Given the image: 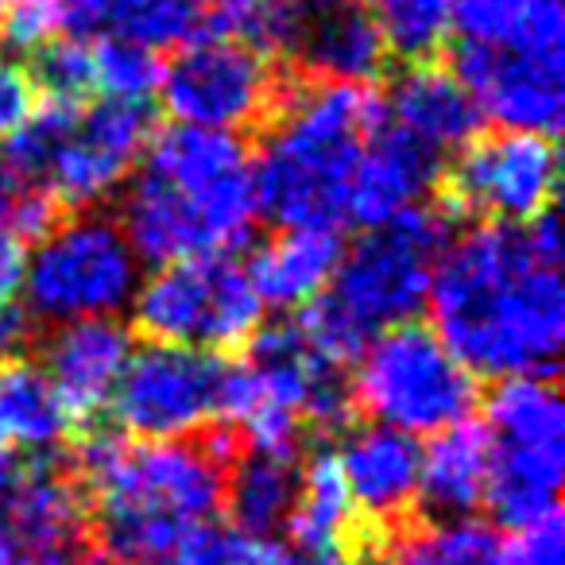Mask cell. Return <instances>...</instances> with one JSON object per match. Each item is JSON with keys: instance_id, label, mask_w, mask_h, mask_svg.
Instances as JSON below:
<instances>
[{"instance_id": "cell-4", "label": "cell", "mask_w": 565, "mask_h": 565, "mask_svg": "<svg viewBox=\"0 0 565 565\" xmlns=\"http://www.w3.org/2000/svg\"><path fill=\"white\" fill-rule=\"evenodd\" d=\"M380 120L369 86L310 82L279 97L264 143L252 151L259 217L279 228H338L349 174Z\"/></svg>"}, {"instance_id": "cell-31", "label": "cell", "mask_w": 565, "mask_h": 565, "mask_svg": "<svg viewBox=\"0 0 565 565\" xmlns=\"http://www.w3.org/2000/svg\"><path fill=\"white\" fill-rule=\"evenodd\" d=\"M32 82L40 102L47 105H82L94 97V55L82 40H55L35 55Z\"/></svg>"}, {"instance_id": "cell-30", "label": "cell", "mask_w": 565, "mask_h": 565, "mask_svg": "<svg viewBox=\"0 0 565 565\" xmlns=\"http://www.w3.org/2000/svg\"><path fill=\"white\" fill-rule=\"evenodd\" d=\"M94 55V97L120 105H148L159 89V55L128 43H89Z\"/></svg>"}, {"instance_id": "cell-3", "label": "cell", "mask_w": 565, "mask_h": 565, "mask_svg": "<svg viewBox=\"0 0 565 565\" xmlns=\"http://www.w3.org/2000/svg\"><path fill=\"white\" fill-rule=\"evenodd\" d=\"M228 449L205 441H125L89 430L74 446V472L94 503L105 565H163L190 531L213 523L225 495Z\"/></svg>"}, {"instance_id": "cell-13", "label": "cell", "mask_w": 565, "mask_h": 565, "mask_svg": "<svg viewBox=\"0 0 565 565\" xmlns=\"http://www.w3.org/2000/svg\"><path fill=\"white\" fill-rule=\"evenodd\" d=\"M557 194V148L539 132L477 136L454 156L446 198L484 225L523 228L546 217Z\"/></svg>"}, {"instance_id": "cell-45", "label": "cell", "mask_w": 565, "mask_h": 565, "mask_svg": "<svg viewBox=\"0 0 565 565\" xmlns=\"http://www.w3.org/2000/svg\"><path fill=\"white\" fill-rule=\"evenodd\" d=\"M341 4H356V9H369V4H380V0H341Z\"/></svg>"}, {"instance_id": "cell-42", "label": "cell", "mask_w": 565, "mask_h": 565, "mask_svg": "<svg viewBox=\"0 0 565 565\" xmlns=\"http://www.w3.org/2000/svg\"><path fill=\"white\" fill-rule=\"evenodd\" d=\"M20 457L12 454V449H4L0 446V508L9 503V495H12V488H17V477H20Z\"/></svg>"}, {"instance_id": "cell-9", "label": "cell", "mask_w": 565, "mask_h": 565, "mask_svg": "<svg viewBox=\"0 0 565 565\" xmlns=\"http://www.w3.org/2000/svg\"><path fill=\"white\" fill-rule=\"evenodd\" d=\"M349 399L407 438H434L457 423H469L477 407V376L423 322L395 326L356 353Z\"/></svg>"}, {"instance_id": "cell-21", "label": "cell", "mask_w": 565, "mask_h": 565, "mask_svg": "<svg viewBox=\"0 0 565 565\" xmlns=\"http://www.w3.org/2000/svg\"><path fill=\"white\" fill-rule=\"evenodd\" d=\"M0 515H4V531L28 550V557H40L78 542L82 523H86V495L63 465L40 457V461L20 465L17 488Z\"/></svg>"}, {"instance_id": "cell-37", "label": "cell", "mask_w": 565, "mask_h": 565, "mask_svg": "<svg viewBox=\"0 0 565 565\" xmlns=\"http://www.w3.org/2000/svg\"><path fill=\"white\" fill-rule=\"evenodd\" d=\"M179 4L194 20H205L210 32H228V35H236L244 12L252 9V0H179Z\"/></svg>"}, {"instance_id": "cell-27", "label": "cell", "mask_w": 565, "mask_h": 565, "mask_svg": "<svg viewBox=\"0 0 565 565\" xmlns=\"http://www.w3.org/2000/svg\"><path fill=\"white\" fill-rule=\"evenodd\" d=\"M484 434L492 446L554 449L565 446V403L550 376H511L484 403Z\"/></svg>"}, {"instance_id": "cell-7", "label": "cell", "mask_w": 565, "mask_h": 565, "mask_svg": "<svg viewBox=\"0 0 565 565\" xmlns=\"http://www.w3.org/2000/svg\"><path fill=\"white\" fill-rule=\"evenodd\" d=\"M244 349V361L225 372L221 418L244 434L248 449L295 454L307 426H345L353 399L341 384V369L307 345L299 326H264Z\"/></svg>"}, {"instance_id": "cell-33", "label": "cell", "mask_w": 565, "mask_h": 565, "mask_svg": "<svg viewBox=\"0 0 565 565\" xmlns=\"http://www.w3.org/2000/svg\"><path fill=\"white\" fill-rule=\"evenodd\" d=\"M495 565H565V526L562 515H546L531 526H519L500 539V562Z\"/></svg>"}, {"instance_id": "cell-41", "label": "cell", "mask_w": 565, "mask_h": 565, "mask_svg": "<svg viewBox=\"0 0 565 565\" xmlns=\"http://www.w3.org/2000/svg\"><path fill=\"white\" fill-rule=\"evenodd\" d=\"M35 565H105V557L97 550H89L86 542H71V546H58L51 554H40Z\"/></svg>"}, {"instance_id": "cell-6", "label": "cell", "mask_w": 565, "mask_h": 565, "mask_svg": "<svg viewBox=\"0 0 565 565\" xmlns=\"http://www.w3.org/2000/svg\"><path fill=\"white\" fill-rule=\"evenodd\" d=\"M156 136L151 105H47L4 143V171L55 210L89 213L125 190Z\"/></svg>"}, {"instance_id": "cell-23", "label": "cell", "mask_w": 565, "mask_h": 565, "mask_svg": "<svg viewBox=\"0 0 565 565\" xmlns=\"http://www.w3.org/2000/svg\"><path fill=\"white\" fill-rule=\"evenodd\" d=\"M488 461V434L472 418L434 434L418 454V503L434 519H472L484 503Z\"/></svg>"}, {"instance_id": "cell-1", "label": "cell", "mask_w": 565, "mask_h": 565, "mask_svg": "<svg viewBox=\"0 0 565 565\" xmlns=\"http://www.w3.org/2000/svg\"><path fill=\"white\" fill-rule=\"evenodd\" d=\"M562 252L554 213L523 228L472 225L441 248L430 330L477 380L550 376L565 345Z\"/></svg>"}, {"instance_id": "cell-10", "label": "cell", "mask_w": 565, "mask_h": 565, "mask_svg": "<svg viewBox=\"0 0 565 565\" xmlns=\"http://www.w3.org/2000/svg\"><path fill=\"white\" fill-rule=\"evenodd\" d=\"M132 322L151 345L228 353L264 330V302L248 267L233 256L186 259L143 275L132 295Z\"/></svg>"}, {"instance_id": "cell-46", "label": "cell", "mask_w": 565, "mask_h": 565, "mask_svg": "<svg viewBox=\"0 0 565 565\" xmlns=\"http://www.w3.org/2000/svg\"><path fill=\"white\" fill-rule=\"evenodd\" d=\"M4 4H9V0H0V17H4Z\"/></svg>"}, {"instance_id": "cell-12", "label": "cell", "mask_w": 565, "mask_h": 565, "mask_svg": "<svg viewBox=\"0 0 565 565\" xmlns=\"http://www.w3.org/2000/svg\"><path fill=\"white\" fill-rule=\"evenodd\" d=\"M228 364L202 349L143 345L132 349L113 392V418L136 441H194L221 418Z\"/></svg>"}, {"instance_id": "cell-2", "label": "cell", "mask_w": 565, "mask_h": 565, "mask_svg": "<svg viewBox=\"0 0 565 565\" xmlns=\"http://www.w3.org/2000/svg\"><path fill=\"white\" fill-rule=\"evenodd\" d=\"M256 221V167L244 136L163 128L120 190L117 225L151 267L233 256Z\"/></svg>"}, {"instance_id": "cell-34", "label": "cell", "mask_w": 565, "mask_h": 565, "mask_svg": "<svg viewBox=\"0 0 565 565\" xmlns=\"http://www.w3.org/2000/svg\"><path fill=\"white\" fill-rule=\"evenodd\" d=\"M51 225V205L40 194L24 190L0 163V241H35Z\"/></svg>"}, {"instance_id": "cell-18", "label": "cell", "mask_w": 565, "mask_h": 565, "mask_svg": "<svg viewBox=\"0 0 565 565\" xmlns=\"http://www.w3.org/2000/svg\"><path fill=\"white\" fill-rule=\"evenodd\" d=\"M380 113L392 132L407 136L434 159L457 156L465 143L477 140L480 125L477 105H472L469 89L457 82V74L430 63L399 74L387 102H380Z\"/></svg>"}, {"instance_id": "cell-15", "label": "cell", "mask_w": 565, "mask_h": 565, "mask_svg": "<svg viewBox=\"0 0 565 565\" xmlns=\"http://www.w3.org/2000/svg\"><path fill=\"white\" fill-rule=\"evenodd\" d=\"M132 333L120 318H89V322L55 326L43 341L40 372L51 380L66 411L78 418H89L94 411L109 407L117 392L125 364L132 356Z\"/></svg>"}, {"instance_id": "cell-26", "label": "cell", "mask_w": 565, "mask_h": 565, "mask_svg": "<svg viewBox=\"0 0 565 565\" xmlns=\"http://www.w3.org/2000/svg\"><path fill=\"white\" fill-rule=\"evenodd\" d=\"M74 430V415L40 364H9L0 369V441L12 449L47 457Z\"/></svg>"}, {"instance_id": "cell-40", "label": "cell", "mask_w": 565, "mask_h": 565, "mask_svg": "<svg viewBox=\"0 0 565 565\" xmlns=\"http://www.w3.org/2000/svg\"><path fill=\"white\" fill-rule=\"evenodd\" d=\"M28 338V315L17 307H0V361H9Z\"/></svg>"}, {"instance_id": "cell-16", "label": "cell", "mask_w": 565, "mask_h": 565, "mask_svg": "<svg viewBox=\"0 0 565 565\" xmlns=\"http://www.w3.org/2000/svg\"><path fill=\"white\" fill-rule=\"evenodd\" d=\"M418 454H423V446L415 438L376 423L353 426L341 434L333 461H338V472L349 488L356 519H369L372 526H387L415 508Z\"/></svg>"}, {"instance_id": "cell-19", "label": "cell", "mask_w": 565, "mask_h": 565, "mask_svg": "<svg viewBox=\"0 0 565 565\" xmlns=\"http://www.w3.org/2000/svg\"><path fill=\"white\" fill-rule=\"evenodd\" d=\"M291 58H299L315 74V82L369 86L384 71L387 47L369 9L341 0H302Z\"/></svg>"}, {"instance_id": "cell-20", "label": "cell", "mask_w": 565, "mask_h": 565, "mask_svg": "<svg viewBox=\"0 0 565 565\" xmlns=\"http://www.w3.org/2000/svg\"><path fill=\"white\" fill-rule=\"evenodd\" d=\"M341 252L338 228H279L252 256L248 279L264 307L307 310L330 291Z\"/></svg>"}, {"instance_id": "cell-32", "label": "cell", "mask_w": 565, "mask_h": 565, "mask_svg": "<svg viewBox=\"0 0 565 565\" xmlns=\"http://www.w3.org/2000/svg\"><path fill=\"white\" fill-rule=\"evenodd\" d=\"M0 35L12 51H32L40 55L47 43L63 40V20H58V0H9L0 17Z\"/></svg>"}, {"instance_id": "cell-11", "label": "cell", "mask_w": 565, "mask_h": 565, "mask_svg": "<svg viewBox=\"0 0 565 565\" xmlns=\"http://www.w3.org/2000/svg\"><path fill=\"white\" fill-rule=\"evenodd\" d=\"M167 117L182 128L241 136L264 125L279 102V78L264 51L228 32L190 35L174 47L156 89Z\"/></svg>"}, {"instance_id": "cell-28", "label": "cell", "mask_w": 565, "mask_h": 565, "mask_svg": "<svg viewBox=\"0 0 565 565\" xmlns=\"http://www.w3.org/2000/svg\"><path fill=\"white\" fill-rule=\"evenodd\" d=\"M500 534L477 519H430L399 539L387 565H495Z\"/></svg>"}, {"instance_id": "cell-39", "label": "cell", "mask_w": 565, "mask_h": 565, "mask_svg": "<svg viewBox=\"0 0 565 565\" xmlns=\"http://www.w3.org/2000/svg\"><path fill=\"white\" fill-rule=\"evenodd\" d=\"M241 565H307V562L271 539H244Z\"/></svg>"}, {"instance_id": "cell-38", "label": "cell", "mask_w": 565, "mask_h": 565, "mask_svg": "<svg viewBox=\"0 0 565 565\" xmlns=\"http://www.w3.org/2000/svg\"><path fill=\"white\" fill-rule=\"evenodd\" d=\"M24 256L28 241H0V307H17L20 302V279H24Z\"/></svg>"}, {"instance_id": "cell-5", "label": "cell", "mask_w": 565, "mask_h": 565, "mask_svg": "<svg viewBox=\"0 0 565 565\" xmlns=\"http://www.w3.org/2000/svg\"><path fill=\"white\" fill-rule=\"evenodd\" d=\"M449 244L438 210H415L380 228H364L333 271L330 291L302 310L299 333L333 369L356 361L364 345L426 310L434 267Z\"/></svg>"}, {"instance_id": "cell-44", "label": "cell", "mask_w": 565, "mask_h": 565, "mask_svg": "<svg viewBox=\"0 0 565 565\" xmlns=\"http://www.w3.org/2000/svg\"><path fill=\"white\" fill-rule=\"evenodd\" d=\"M345 565H387V562L380 554H356V557H349Z\"/></svg>"}, {"instance_id": "cell-24", "label": "cell", "mask_w": 565, "mask_h": 565, "mask_svg": "<svg viewBox=\"0 0 565 565\" xmlns=\"http://www.w3.org/2000/svg\"><path fill=\"white\" fill-rule=\"evenodd\" d=\"M484 484V508L508 531L531 526L557 511V492L565 477V446L526 449V446H492Z\"/></svg>"}, {"instance_id": "cell-43", "label": "cell", "mask_w": 565, "mask_h": 565, "mask_svg": "<svg viewBox=\"0 0 565 565\" xmlns=\"http://www.w3.org/2000/svg\"><path fill=\"white\" fill-rule=\"evenodd\" d=\"M0 565H32V557H28V550L20 546L17 539H12L4 526H0Z\"/></svg>"}, {"instance_id": "cell-8", "label": "cell", "mask_w": 565, "mask_h": 565, "mask_svg": "<svg viewBox=\"0 0 565 565\" xmlns=\"http://www.w3.org/2000/svg\"><path fill=\"white\" fill-rule=\"evenodd\" d=\"M143 264L125 241L117 217L71 213L32 241L20 279V310L43 326L120 318L132 307Z\"/></svg>"}, {"instance_id": "cell-14", "label": "cell", "mask_w": 565, "mask_h": 565, "mask_svg": "<svg viewBox=\"0 0 565 565\" xmlns=\"http://www.w3.org/2000/svg\"><path fill=\"white\" fill-rule=\"evenodd\" d=\"M454 74L480 117L503 132L550 136L565 113V43L531 40L511 47H457Z\"/></svg>"}, {"instance_id": "cell-17", "label": "cell", "mask_w": 565, "mask_h": 565, "mask_svg": "<svg viewBox=\"0 0 565 565\" xmlns=\"http://www.w3.org/2000/svg\"><path fill=\"white\" fill-rule=\"evenodd\" d=\"M441 171V159L411 143L407 136L392 132L380 120L372 140L364 143L345 190V221L364 228H380L387 221H399L407 213L423 210L434 179Z\"/></svg>"}, {"instance_id": "cell-29", "label": "cell", "mask_w": 565, "mask_h": 565, "mask_svg": "<svg viewBox=\"0 0 565 565\" xmlns=\"http://www.w3.org/2000/svg\"><path fill=\"white\" fill-rule=\"evenodd\" d=\"M454 9L457 0H380L372 17L384 35L387 55L423 66L454 35Z\"/></svg>"}, {"instance_id": "cell-22", "label": "cell", "mask_w": 565, "mask_h": 565, "mask_svg": "<svg viewBox=\"0 0 565 565\" xmlns=\"http://www.w3.org/2000/svg\"><path fill=\"white\" fill-rule=\"evenodd\" d=\"M58 20L66 40L128 43L151 55L194 35V17L179 0H58Z\"/></svg>"}, {"instance_id": "cell-25", "label": "cell", "mask_w": 565, "mask_h": 565, "mask_svg": "<svg viewBox=\"0 0 565 565\" xmlns=\"http://www.w3.org/2000/svg\"><path fill=\"white\" fill-rule=\"evenodd\" d=\"M295 495H299V461H295V454L248 449L241 461L225 469L221 508L228 511L236 534L271 539V534L287 531Z\"/></svg>"}, {"instance_id": "cell-35", "label": "cell", "mask_w": 565, "mask_h": 565, "mask_svg": "<svg viewBox=\"0 0 565 565\" xmlns=\"http://www.w3.org/2000/svg\"><path fill=\"white\" fill-rule=\"evenodd\" d=\"M35 109H40V89L32 71L17 58H0V148L35 117Z\"/></svg>"}, {"instance_id": "cell-36", "label": "cell", "mask_w": 565, "mask_h": 565, "mask_svg": "<svg viewBox=\"0 0 565 565\" xmlns=\"http://www.w3.org/2000/svg\"><path fill=\"white\" fill-rule=\"evenodd\" d=\"M241 550H244V534L217 523H205L198 531H190L171 550V557L163 565H241Z\"/></svg>"}]
</instances>
